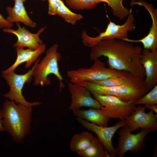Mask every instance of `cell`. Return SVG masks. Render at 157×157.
Wrapping results in <instances>:
<instances>
[{
	"mask_svg": "<svg viewBox=\"0 0 157 157\" xmlns=\"http://www.w3.org/2000/svg\"><path fill=\"white\" fill-rule=\"evenodd\" d=\"M56 15L73 25H75L77 21L81 20L83 18L81 15L74 13L69 10L61 0L58 7Z\"/></svg>",
	"mask_w": 157,
	"mask_h": 157,
	"instance_id": "cell-22",
	"label": "cell"
},
{
	"mask_svg": "<svg viewBox=\"0 0 157 157\" xmlns=\"http://www.w3.org/2000/svg\"><path fill=\"white\" fill-rule=\"evenodd\" d=\"M76 153L78 156L82 157H111L98 138L95 137L89 147Z\"/></svg>",
	"mask_w": 157,
	"mask_h": 157,
	"instance_id": "cell-20",
	"label": "cell"
},
{
	"mask_svg": "<svg viewBox=\"0 0 157 157\" xmlns=\"http://www.w3.org/2000/svg\"><path fill=\"white\" fill-rule=\"evenodd\" d=\"M135 20L131 12L124 24L120 25L110 21L105 31L97 37H90L84 31L81 34L83 42L85 46L91 48L103 40L117 38L123 40L128 38V31H133L135 28Z\"/></svg>",
	"mask_w": 157,
	"mask_h": 157,
	"instance_id": "cell-8",
	"label": "cell"
},
{
	"mask_svg": "<svg viewBox=\"0 0 157 157\" xmlns=\"http://www.w3.org/2000/svg\"><path fill=\"white\" fill-rule=\"evenodd\" d=\"M76 119L83 127L96 134L97 138L104 149L111 157L116 156L115 148L113 147L112 142V139L117 131L126 124L125 119L120 120L114 125L108 127L94 124L78 117H76Z\"/></svg>",
	"mask_w": 157,
	"mask_h": 157,
	"instance_id": "cell-10",
	"label": "cell"
},
{
	"mask_svg": "<svg viewBox=\"0 0 157 157\" xmlns=\"http://www.w3.org/2000/svg\"><path fill=\"white\" fill-rule=\"evenodd\" d=\"M140 62L144 69V81L149 90L157 84V49L152 51L143 49Z\"/></svg>",
	"mask_w": 157,
	"mask_h": 157,
	"instance_id": "cell-15",
	"label": "cell"
},
{
	"mask_svg": "<svg viewBox=\"0 0 157 157\" xmlns=\"http://www.w3.org/2000/svg\"><path fill=\"white\" fill-rule=\"evenodd\" d=\"M41 0L42 1H45L46 0Z\"/></svg>",
	"mask_w": 157,
	"mask_h": 157,
	"instance_id": "cell-30",
	"label": "cell"
},
{
	"mask_svg": "<svg viewBox=\"0 0 157 157\" xmlns=\"http://www.w3.org/2000/svg\"><path fill=\"white\" fill-rule=\"evenodd\" d=\"M48 2V13L51 15H56L61 0H47Z\"/></svg>",
	"mask_w": 157,
	"mask_h": 157,
	"instance_id": "cell-26",
	"label": "cell"
},
{
	"mask_svg": "<svg viewBox=\"0 0 157 157\" xmlns=\"http://www.w3.org/2000/svg\"><path fill=\"white\" fill-rule=\"evenodd\" d=\"M68 89L71 95V102L69 108L72 110L82 107L100 109L101 106L99 102L92 97L90 91L79 84L70 82Z\"/></svg>",
	"mask_w": 157,
	"mask_h": 157,
	"instance_id": "cell-12",
	"label": "cell"
},
{
	"mask_svg": "<svg viewBox=\"0 0 157 157\" xmlns=\"http://www.w3.org/2000/svg\"><path fill=\"white\" fill-rule=\"evenodd\" d=\"M146 108H149L157 113V105L156 104H153L144 105Z\"/></svg>",
	"mask_w": 157,
	"mask_h": 157,
	"instance_id": "cell-28",
	"label": "cell"
},
{
	"mask_svg": "<svg viewBox=\"0 0 157 157\" xmlns=\"http://www.w3.org/2000/svg\"><path fill=\"white\" fill-rule=\"evenodd\" d=\"M58 47L57 44H54L46 51L45 56L37 64L33 73L35 85H50L51 82L48 76L53 74L59 81L60 90L64 87V78L58 67V62L61 58L60 53L57 51Z\"/></svg>",
	"mask_w": 157,
	"mask_h": 157,
	"instance_id": "cell-4",
	"label": "cell"
},
{
	"mask_svg": "<svg viewBox=\"0 0 157 157\" xmlns=\"http://www.w3.org/2000/svg\"><path fill=\"white\" fill-rule=\"evenodd\" d=\"M18 28L14 30L10 28H3L5 32L12 33L17 37V40L13 45L15 48L27 47L36 49L43 44L40 38V35L45 29L46 27L41 28L36 33H31L24 27H22L19 22L16 23Z\"/></svg>",
	"mask_w": 157,
	"mask_h": 157,
	"instance_id": "cell-14",
	"label": "cell"
},
{
	"mask_svg": "<svg viewBox=\"0 0 157 157\" xmlns=\"http://www.w3.org/2000/svg\"><path fill=\"white\" fill-rule=\"evenodd\" d=\"M40 61L39 58L35 63L32 68L27 72L23 74H17L15 71L7 73H2V76L5 79L10 87L9 91L4 94L3 96L4 97L17 104L26 106L33 107L41 104L39 102L31 103L27 101L22 93V89L25 84L32 81L33 71Z\"/></svg>",
	"mask_w": 157,
	"mask_h": 157,
	"instance_id": "cell-6",
	"label": "cell"
},
{
	"mask_svg": "<svg viewBox=\"0 0 157 157\" xmlns=\"http://www.w3.org/2000/svg\"><path fill=\"white\" fill-rule=\"evenodd\" d=\"M13 26V24L8 22L0 13V28H11Z\"/></svg>",
	"mask_w": 157,
	"mask_h": 157,
	"instance_id": "cell-27",
	"label": "cell"
},
{
	"mask_svg": "<svg viewBox=\"0 0 157 157\" xmlns=\"http://www.w3.org/2000/svg\"><path fill=\"white\" fill-rule=\"evenodd\" d=\"M89 68L81 67L67 71V75L71 82L76 84L103 80L114 76H122L127 72L119 71L106 67L105 64L98 58L95 59Z\"/></svg>",
	"mask_w": 157,
	"mask_h": 157,
	"instance_id": "cell-5",
	"label": "cell"
},
{
	"mask_svg": "<svg viewBox=\"0 0 157 157\" xmlns=\"http://www.w3.org/2000/svg\"><path fill=\"white\" fill-rule=\"evenodd\" d=\"M15 48L17 54L16 60L11 66L4 70L2 73H7L15 71L19 65L24 63H26L25 68H28L33 63H35L39 56L45 51L46 46L43 43L36 49L29 48L26 49L18 47Z\"/></svg>",
	"mask_w": 157,
	"mask_h": 157,
	"instance_id": "cell-16",
	"label": "cell"
},
{
	"mask_svg": "<svg viewBox=\"0 0 157 157\" xmlns=\"http://www.w3.org/2000/svg\"><path fill=\"white\" fill-rule=\"evenodd\" d=\"M88 89L91 94L111 95L123 101H136L148 92L144 79L128 73L125 82L120 85L107 87L88 81L78 84Z\"/></svg>",
	"mask_w": 157,
	"mask_h": 157,
	"instance_id": "cell-3",
	"label": "cell"
},
{
	"mask_svg": "<svg viewBox=\"0 0 157 157\" xmlns=\"http://www.w3.org/2000/svg\"><path fill=\"white\" fill-rule=\"evenodd\" d=\"M72 110L77 117L99 126H107L110 119L102 113L100 109L90 108L87 110L76 109Z\"/></svg>",
	"mask_w": 157,
	"mask_h": 157,
	"instance_id": "cell-18",
	"label": "cell"
},
{
	"mask_svg": "<svg viewBox=\"0 0 157 157\" xmlns=\"http://www.w3.org/2000/svg\"><path fill=\"white\" fill-rule=\"evenodd\" d=\"M91 48V60L101 56L106 57L110 68L127 72L144 79V69L140 62L143 49L140 46L114 38L102 40Z\"/></svg>",
	"mask_w": 157,
	"mask_h": 157,
	"instance_id": "cell-1",
	"label": "cell"
},
{
	"mask_svg": "<svg viewBox=\"0 0 157 157\" xmlns=\"http://www.w3.org/2000/svg\"><path fill=\"white\" fill-rule=\"evenodd\" d=\"M144 105L137 106L134 112L125 119L126 124L131 132L139 128L149 129L151 132L157 129V115L151 110L145 113Z\"/></svg>",
	"mask_w": 157,
	"mask_h": 157,
	"instance_id": "cell-11",
	"label": "cell"
},
{
	"mask_svg": "<svg viewBox=\"0 0 157 157\" xmlns=\"http://www.w3.org/2000/svg\"><path fill=\"white\" fill-rule=\"evenodd\" d=\"M66 4L74 9H90L101 2L100 0H65Z\"/></svg>",
	"mask_w": 157,
	"mask_h": 157,
	"instance_id": "cell-23",
	"label": "cell"
},
{
	"mask_svg": "<svg viewBox=\"0 0 157 157\" xmlns=\"http://www.w3.org/2000/svg\"><path fill=\"white\" fill-rule=\"evenodd\" d=\"M100 103L102 113L110 119H125L135 110L137 105L133 101H124L111 95H93Z\"/></svg>",
	"mask_w": 157,
	"mask_h": 157,
	"instance_id": "cell-7",
	"label": "cell"
},
{
	"mask_svg": "<svg viewBox=\"0 0 157 157\" xmlns=\"http://www.w3.org/2000/svg\"><path fill=\"white\" fill-rule=\"evenodd\" d=\"M33 107L6 100L0 110L5 131L17 143H22L31 133Z\"/></svg>",
	"mask_w": 157,
	"mask_h": 157,
	"instance_id": "cell-2",
	"label": "cell"
},
{
	"mask_svg": "<svg viewBox=\"0 0 157 157\" xmlns=\"http://www.w3.org/2000/svg\"><path fill=\"white\" fill-rule=\"evenodd\" d=\"M94 138L92 133L87 131L76 134L70 141V149L76 152L83 150L91 144Z\"/></svg>",
	"mask_w": 157,
	"mask_h": 157,
	"instance_id": "cell-19",
	"label": "cell"
},
{
	"mask_svg": "<svg viewBox=\"0 0 157 157\" xmlns=\"http://www.w3.org/2000/svg\"><path fill=\"white\" fill-rule=\"evenodd\" d=\"M126 124L119 131L118 143L115 148L116 155L118 157H123L128 151L137 153L145 147V142L147 136L151 132L148 129H141L135 134H132Z\"/></svg>",
	"mask_w": 157,
	"mask_h": 157,
	"instance_id": "cell-9",
	"label": "cell"
},
{
	"mask_svg": "<svg viewBox=\"0 0 157 157\" xmlns=\"http://www.w3.org/2000/svg\"><path fill=\"white\" fill-rule=\"evenodd\" d=\"M131 6L137 4L142 6L147 10L151 16L152 24L148 34L144 38L138 40H133L128 38L123 40L124 41L133 42H140L143 45L144 49L151 51L157 49V9L154 8L152 4L142 0L136 1L133 0L131 3Z\"/></svg>",
	"mask_w": 157,
	"mask_h": 157,
	"instance_id": "cell-13",
	"label": "cell"
},
{
	"mask_svg": "<svg viewBox=\"0 0 157 157\" xmlns=\"http://www.w3.org/2000/svg\"><path fill=\"white\" fill-rule=\"evenodd\" d=\"M136 105L157 104V85L135 102Z\"/></svg>",
	"mask_w": 157,
	"mask_h": 157,
	"instance_id": "cell-24",
	"label": "cell"
},
{
	"mask_svg": "<svg viewBox=\"0 0 157 157\" xmlns=\"http://www.w3.org/2000/svg\"><path fill=\"white\" fill-rule=\"evenodd\" d=\"M2 117L0 111V132L5 131L2 123Z\"/></svg>",
	"mask_w": 157,
	"mask_h": 157,
	"instance_id": "cell-29",
	"label": "cell"
},
{
	"mask_svg": "<svg viewBox=\"0 0 157 157\" xmlns=\"http://www.w3.org/2000/svg\"><path fill=\"white\" fill-rule=\"evenodd\" d=\"M26 0H14L13 7L8 6L6 10L8 16L6 20L9 23L21 22L26 26L32 28L35 27L36 23L33 21L28 16L24 5Z\"/></svg>",
	"mask_w": 157,
	"mask_h": 157,
	"instance_id": "cell-17",
	"label": "cell"
},
{
	"mask_svg": "<svg viewBox=\"0 0 157 157\" xmlns=\"http://www.w3.org/2000/svg\"><path fill=\"white\" fill-rule=\"evenodd\" d=\"M128 73L127 72L125 74L122 76H114L105 79L91 82L107 87L118 86L122 84L125 82Z\"/></svg>",
	"mask_w": 157,
	"mask_h": 157,
	"instance_id": "cell-25",
	"label": "cell"
},
{
	"mask_svg": "<svg viewBox=\"0 0 157 157\" xmlns=\"http://www.w3.org/2000/svg\"><path fill=\"white\" fill-rule=\"evenodd\" d=\"M101 2L106 3L110 6L113 11L114 16L121 20H123L132 12L124 7L122 4L123 0H100Z\"/></svg>",
	"mask_w": 157,
	"mask_h": 157,
	"instance_id": "cell-21",
	"label": "cell"
}]
</instances>
